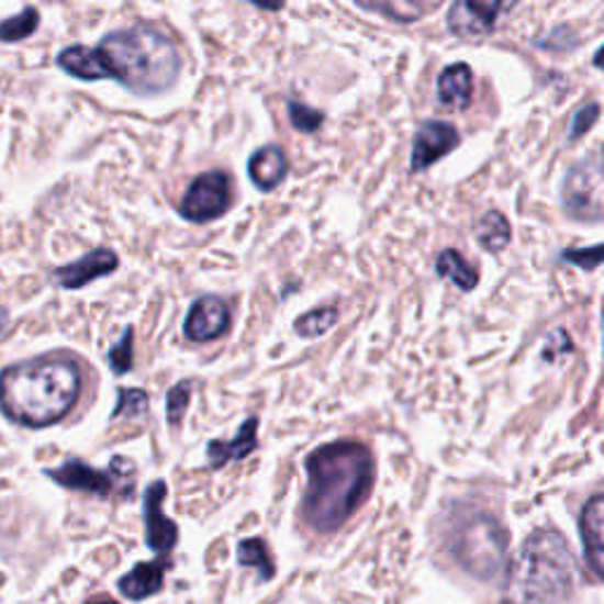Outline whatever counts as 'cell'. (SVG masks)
Returning <instances> with one entry per match:
<instances>
[{
    "mask_svg": "<svg viewBox=\"0 0 604 604\" xmlns=\"http://www.w3.org/2000/svg\"><path fill=\"white\" fill-rule=\"evenodd\" d=\"M38 10L36 8H26L24 12L14 14V18L0 22V41L5 43H18L29 38L34 31L38 29Z\"/></svg>",
    "mask_w": 604,
    "mask_h": 604,
    "instance_id": "obj_25",
    "label": "cell"
},
{
    "mask_svg": "<svg viewBox=\"0 0 604 604\" xmlns=\"http://www.w3.org/2000/svg\"><path fill=\"white\" fill-rule=\"evenodd\" d=\"M248 3L258 5L260 10H269V12H277L283 8V0H248Z\"/></svg>",
    "mask_w": 604,
    "mask_h": 604,
    "instance_id": "obj_33",
    "label": "cell"
},
{
    "mask_svg": "<svg viewBox=\"0 0 604 604\" xmlns=\"http://www.w3.org/2000/svg\"><path fill=\"white\" fill-rule=\"evenodd\" d=\"M149 409V396L139 388H121L119 390V404L111 411V421L121 418H139L145 416Z\"/></svg>",
    "mask_w": 604,
    "mask_h": 604,
    "instance_id": "obj_26",
    "label": "cell"
},
{
    "mask_svg": "<svg viewBox=\"0 0 604 604\" xmlns=\"http://www.w3.org/2000/svg\"><path fill=\"white\" fill-rule=\"evenodd\" d=\"M5 320H8V316H5V312H3V310H0V333H3V328H5Z\"/></svg>",
    "mask_w": 604,
    "mask_h": 604,
    "instance_id": "obj_36",
    "label": "cell"
},
{
    "mask_svg": "<svg viewBox=\"0 0 604 604\" xmlns=\"http://www.w3.org/2000/svg\"><path fill=\"white\" fill-rule=\"evenodd\" d=\"M519 0H460V5L484 29V34H491L501 14L511 12Z\"/></svg>",
    "mask_w": 604,
    "mask_h": 604,
    "instance_id": "obj_23",
    "label": "cell"
},
{
    "mask_svg": "<svg viewBox=\"0 0 604 604\" xmlns=\"http://www.w3.org/2000/svg\"><path fill=\"white\" fill-rule=\"evenodd\" d=\"M602 320H604V305H602Z\"/></svg>",
    "mask_w": 604,
    "mask_h": 604,
    "instance_id": "obj_37",
    "label": "cell"
},
{
    "mask_svg": "<svg viewBox=\"0 0 604 604\" xmlns=\"http://www.w3.org/2000/svg\"><path fill=\"white\" fill-rule=\"evenodd\" d=\"M579 581L577 558L558 532H534L511 564L505 585L507 604H560Z\"/></svg>",
    "mask_w": 604,
    "mask_h": 604,
    "instance_id": "obj_3",
    "label": "cell"
},
{
    "mask_svg": "<svg viewBox=\"0 0 604 604\" xmlns=\"http://www.w3.org/2000/svg\"><path fill=\"white\" fill-rule=\"evenodd\" d=\"M133 345H135V333L131 326L123 331V336L114 345H111L107 359H109V369L116 376H125L133 369Z\"/></svg>",
    "mask_w": 604,
    "mask_h": 604,
    "instance_id": "obj_28",
    "label": "cell"
},
{
    "mask_svg": "<svg viewBox=\"0 0 604 604\" xmlns=\"http://www.w3.org/2000/svg\"><path fill=\"white\" fill-rule=\"evenodd\" d=\"M355 3L361 10L383 14V18L400 24L418 22L425 14V5L421 0H355Z\"/></svg>",
    "mask_w": 604,
    "mask_h": 604,
    "instance_id": "obj_21",
    "label": "cell"
},
{
    "mask_svg": "<svg viewBox=\"0 0 604 604\" xmlns=\"http://www.w3.org/2000/svg\"><path fill=\"white\" fill-rule=\"evenodd\" d=\"M338 310L336 307H320L307 314H302L295 320V333L302 338H320L331 326L338 324Z\"/></svg>",
    "mask_w": 604,
    "mask_h": 604,
    "instance_id": "obj_24",
    "label": "cell"
},
{
    "mask_svg": "<svg viewBox=\"0 0 604 604\" xmlns=\"http://www.w3.org/2000/svg\"><path fill=\"white\" fill-rule=\"evenodd\" d=\"M593 65H595L597 69H604V45L600 47V53L593 57Z\"/></svg>",
    "mask_w": 604,
    "mask_h": 604,
    "instance_id": "obj_35",
    "label": "cell"
},
{
    "mask_svg": "<svg viewBox=\"0 0 604 604\" xmlns=\"http://www.w3.org/2000/svg\"><path fill=\"white\" fill-rule=\"evenodd\" d=\"M236 560L242 567H250L260 571V581H269L275 577V562L272 555L267 550V544L262 538H244L236 548Z\"/></svg>",
    "mask_w": 604,
    "mask_h": 604,
    "instance_id": "obj_22",
    "label": "cell"
},
{
    "mask_svg": "<svg viewBox=\"0 0 604 604\" xmlns=\"http://www.w3.org/2000/svg\"><path fill=\"white\" fill-rule=\"evenodd\" d=\"M286 172H289V161H286V154L275 145L258 149L248 161L250 180L258 189H262V192H272L275 187H279L286 178Z\"/></svg>",
    "mask_w": 604,
    "mask_h": 604,
    "instance_id": "obj_17",
    "label": "cell"
},
{
    "mask_svg": "<svg viewBox=\"0 0 604 604\" xmlns=\"http://www.w3.org/2000/svg\"><path fill=\"white\" fill-rule=\"evenodd\" d=\"M98 51L109 76L137 94L166 92L180 76L178 47L152 26H131L109 34Z\"/></svg>",
    "mask_w": 604,
    "mask_h": 604,
    "instance_id": "obj_4",
    "label": "cell"
},
{
    "mask_svg": "<svg viewBox=\"0 0 604 604\" xmlns=\"http://www.w3.org/2000/svg\"><path fill=\"white\" fill-rule=\"evenodd\" d=\"M83 604H119V602H116V600H111V597H107V595H102V597L88 600V602H83Z\"/></svg>",
    "mask_w": 604,
    "mask_h": 604,
    "instance_id": "obj_34",
    "label": "cell"
},
{
    "mask_svg": "<svg viewBox=\"0 0 604 604\" xmlns=\"http://www.w3.org/2000/svg\"><path fill=\"white\" fill-rule=\"evenodd\" d=\"M600 104L597 102H588L585 107H581L577 114H574V121H571V128H569V142H577L579 137H583L588 131L593 128V125L597 123L600 119Z\"/></svg>",
    "mask_w": 604,
    "mask_h": 604,
    "instance_id": "obj_31",
    "label": "cell"
},
{
    "mask_svg": "<svg viewBox=\"0 0 604 604\" xmlns=\"http://www.w3.org/2000/svg\"><path fill=\"white\" fill-rule=\"evenodd\" d=\"M289 119H291V125L295 131L300 133H314L322 128L324 123V111L320 109H312L307 104L302 102H289Z\"/></svg>",
    "mask_w": 604,
    "mask_h": 604,
    "instance_id": "obj_29",
    "label": "cell"
},
{
    "mask_svg": "<svg viewBox=\"0 0 604 604\" xmlns=\"http://www.w3.org/2000/svg\"><path fill=\"white\" fill-rule=\"evenodd\" d=\"M166 569V558H158L154 562H137L128 574H123L119 579V593L133 602H142L156 593H161Z\"/></svg>",
    "mask_w": 604,
    "mask_h": 604,
    "instance_id": "obj_15",
    "label": "cell"
},
{
    "mask_svg": "<svg viewBox=\"0 0 604 604\" xmlns=\"http://www.w3.org/2000/svg\"><path fill=\"white\" fill-rule=\"evenodd\" d=\"M232 205V182L222 170L203 172L189 184L180 203V215L192 222H209L227 213Z\"/></svg>",
    "mask_w": 604,
    "mask_h": 604,
    "instance_id": "obj_8",
    "label": "cell"
},
{
    "mask_svg": "<svg viewBox=\"0 0 604 604\" xmlns=\"http://www.w3.org/2000/svg\"><path fill=\"white\" fill-rule=\"evenodd\" d=\"M116 267H119L116 253L109 248H98V250H90L81 260L55 269V283H59L61 289H69V291L83 289V286H88L90 281L111 275Z\"/></svg>",
    "mask_w": 604,
    "mask_h": 604,
    "instance_id": "obj_12",
    "label": "cell"
},
{
    "mask_svg": "<svg viewBox=\"0 0 604 604\" xmlns=\"http://www.w3.org/2000/svg\"><path fill=\"white\" fill-rule=\"evenodd\" d=\"M43 472L59 486L98 499H131L137 482L135 460L125 456L111 458L107 470L92 468L81 458H67L59 468H45Z\"/></svg>",
    "mask_w": 604,
    "mask_h": 604,
    "instance_id": "obj_6",
    "label": "cell"
},
{
    "mask_svg": "<svg viewBox=\"0 0 604 604\" xmlns=\"http://www.w3.org/2000/svg\"><path fill=\"white\" fill-rule=\"evenodd\" d=\"M81 394V369L65 355L12 363L0 373V411L24 427H51L69 416Z\"/></svg>",
    "mask_w": 604,
    "mask_h": 604,
    "instance_id": "obj_2",
    "label": "cell"
},
{
    "mask_svg": "<svg viewBox=\"0 0 604 604\" xmlns=\"http://www.w3.org/2000/svg\"><path fill=\"white\" fill-rule=\"evenodd\" d=\"M513 238V227L499 211H486L477 222V242L489 253H501Z\"/></svg>",
    "mask_w": 604,
    "mask_h": 604,
    "instance_id": "obj_19",
    "label": "cell"
},
{
    "mask_svg": "<svg viewBox=\"0 0 604 604\" xmlns=\"http://www.w3.org/2000/svg\"><path fill=\"white\" fill-rule=\"evenodd\" d=\"M458 145H460V135L454 125L441 121L423 123L416 133V139H413L411 170L421 172L425 168L435 166L441 156L451 154Z\"/></svg>",
    "mask_w": 604,
    "mask_h": 604,
    "instance_id": "obj_11",
    "label": "cell"
},
{
    "mask_svg": "<svg viewBox=\"0 0 604 604\" xmlns=\"http://www.w3.org/2000/svg\"><path fill=\"white\" fill-rule=\"evenodd\" d=\"M581 540L588 564L604 579V494L585 503L581 513Z\"/></svg>",
    "mask_w": 604,
    "mask_h": 604,
    "instance_id": "obj_14",
    "label": "cell"
},
{
    "mask_svg": "<svg viewBox=\"0 0 604 604\" xmlns=\"http://www.w3.org/2000/svg\"><path fill=\"white\" fill-rule=\"evenodd\" d=\"M168 496V486L164 480H156L145 489L142 496V519H145V540L147 548L158 555V558H168V555L178 546V524L164 515V501Z\"/></svg>",
    "mask_w": 604,
    "mask_h": 604,
    "instance_id": "obj_9",
    "label": "cell"
},
{
    "mask_svg": "<svg viewBox=\"0 0 604 604\" xmlns=\"http://www.w3.org/2000/svg\"><path fill=\"white\" fill-rule=\"evenodd\" d=\"M571 349H574V345H571L569 336L558 328V331H552L548 340H546V347H544V359L546 361H555V357H560V355H569Z\"/></svg>",
    "mask_w": 604,
    "mask_h": 604,
    "instance_id": "obj_32",
    "label": "cell"
},
{
    "mask_svg": "<svg viewBox=\"0 0 604 604\" xmlns=\"http://www.w3.org/2000/svg\"><path fill=\"white\" fill-rule=\"evenodd\" d=\"M472 69L466 61H456V65L447 67L437 78V98L447 109H466L472 100Z\"/></svg>",
    "mask_w": 604,
    "mask_h": 604,
    "instance_id": "obj_16",
    "label": "cell"
},
{
    "mask_svg": "<svg viewBox=\"0 0 604 604\" xmlns=\"http://www.w3.org/2000/svg\"><path fill=\"white\" fill-rule=\"evenodd\" d=\"M192 380H180V383H175L168 394H166V418L170 425H180L184 413L189 409V402H192Z\"/></svg>",
    "mask_w": 604,
    "mask_h": 604,
    "instance_id": "obj_27",
    "label": "cell"
},
{
    "mask_svg": "<svg viewBox=\"0 0 604 604\" xmlns=\"http://www.w3.org/2000/svg\"><path fill=\"white\" fill-rule=\"evenodd\" d=\"M562 205L574 220H604V147L567 170Z\"/></svg>",
    "mask_w": 604,
    "mask_h": 604,
    "instance_id": "obj_7",
    "label": "cell"
},
{
    "mask_svg": "<svg viewBox=\"0 0 604 604\" xmlns=\"http://www.w3.org/2000/svg\"><path fill=\"white\" fill-rule=\"evenodd\" d=\"M435 269L441 279L444 277L451 279L458 289H463V291H474L477 283H480V275H477V269L454 248H447L444 253H439Z\"/></svg>",
    "mask_w": 604,
    "mask_h": 604,
    "instance_id": "obj_20",
    "label": "cell"
},
{
    "mask_svg": "<svg viewBox=\"0 0 604 604\" xmlns=\"http://www.w3.org/2000/svg\"><path fill=\"white\" fill-rule=\"evenodd\" d=\"M258 425L260 421L256 416H250L244 421V425L238 427V433L234 439H211L209 447H205V454H209V463L213 470L225 468L227 463H234V460H244L253 451L258 449Z\"/></svg>",
    "mask_w": 604,
    "mask_h": 604,
    "instance_id": "obj_13",
    "label": "cell"
},
{
    "mask_svg": "<svg viewBox=\"0 0 604 604\" xmlns=\"http://www.w3.org/2000/svg\"><path fill=\"white\" fill-rule=\"evenodd\" d=\"M507 536L505 529L491 515H472L466 522H460L454 538L451 552L458 564L472 577L491 581L501 574L505 564Z\"/></svg>",
    "mask_w": 604,
    "mask_h": 604,
    "instance_id": "obj_5",
    "label": "cell"
},
{
    "mask_svg": "<svg viewBox=\"0 0 604 604\" xmlns=\"http://www.w3.org/2000/svg\"><path fill=\"white\" fill-rule=\"evenodd\" d=\"M57 65L67 74L81 78V81H104V78H111L98 47L71 45L57 55Z\"/></svg>",
    "mask_w": 604,
    "mask_h": 604,
    "instance_id": "obj_18",
    "label": "cell"
},
{
    "mask_svg": "<svg viewBox=\"0 0 604 604\" xmlns=\"http://www.w3.org/2000/svg\"><path fill=\"white\" fill-rule=\"evenodd\" d=\"M232 324L227 302L217 295L199 298L192 310L187 314L184 336L192 343H211L220 336H225Z\"/></svg>",
    "mask_w": 604,
    "mask_h": 604,
    "instance_id": "obj_10",
    "label": "cell"
},
{
    "mask_svg": "<svg viewBox=\"0 0 604 604\" xmlns=\"http://www.w3.org/2000/svg\"><path fill=\"white\" fill-rule=\"evenodd\" d=\"M562 260L581 267L583 272H593V269L604 265V244L588 246V248H564Z\"/></svg>",
    "mask_w": 604,
    "mask_h": 604,
    "instance_id": "obj_30",
    "label": "cell"
},
{
    "mask_svg": "<svg viewBox=\"0 0 604 604\" xmlns=\"http://www.w3.org/2000/svg\"><path fill=\"white\" fill-rule=\"evenodd\" d=\"M307 491L302 511L312 529L336 532L367 501L373 458L359 441H333L307 456Z\"/></svg>",
    "mask_w": 604,
    "mask_h": 604,
    "instance_id": "obj_1",
    "label": "cell"
}]
</instances>
